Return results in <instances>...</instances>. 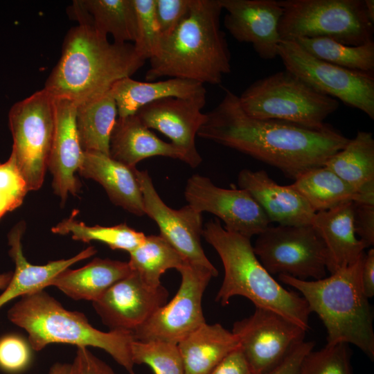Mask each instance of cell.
Masks as SVG:
<instances>
[{
	"instance_id": "obj_38",
	"label": "cell",
	"mask_w": 374,
	"mask_h": 374,
	"mask_svg": "<svg viewBox=\"0 0 374 374\" xmlns=\"http://www.w3.org/2000/svg\"><path fill=\"white\" fill-rule=\"evenodd\" d=\"M28 191L11 152L6 161L0 162V220L8 212L20 206Z\"/></svg>"
},
{
	"instance_id": "obj_35",
	"label": "cell",
	"mask_w": 374,
	"mask_h": 374,
	"mask_svg": "<svg viewBox=\"0 0 374 374\" xmlns=\"http://www.w3.org/2000/svg\"><path fill=\"white\" fill-rule=\"evenodd\" d=\"M132 355L134 364H145L154 374H186L177 344L134 340Z\"/></svg>"
},
{
	"instance_id": "obj_44",
	"label": "cell",
	"mask_w": 374,
	"mask_h": 374,
	"mask_svg": "<svg viewBox=\"0 0 374 374\" xmlns=\"http://www.w3.org/2000/svg\"><path fill=\"white\" fill-rule=\"evenodd\" d=\"M208 374H254L239 348L229 353Z\"/></svg>"
},
{
	"instance_id": "obj_14",
	"label": "cell",
	"mask_w": 374,
	"mask_h": 374,
	"mask_svg": "<svg viewBox=\"0 0 374 374\" xmlns=\"http://www.w3.org/2000/svg\"><path fill=\"white\" fill-rule=\"evenodd\" d=\"M188 204L200 213L208 212L224 222L223 227L251 239L271 223L252 196L242 188H224L207 177L195 174L184 190Z\"/></svg>"
},
{
	"instance_id": "obj_1",
	"label": "cell",
	"mask_w": 374,
	"mask_h": 374,
	"mask_svg": "<svg viewBox=\"0 0 374 374\" xmlns=\"http://www.w3.org/2000/svg\"><path fill=\"white\" fill-rule=\"evenodd\" d=\"M206 114L197 136L247 154L295 179L321 166L349 139L332 126L309 129L289 122L248 116L238 96L225 89L219 104Z\"/></svg>"
},
{
	"instance_id": "obj_41",
	"label": "cell",
	"mask_w": 374,
	"mask_h": 374,
	"mask_svg": "<svg viewBox=\"0 0 374 374\" xmlns=\"http://www.w3.org/2000/svg\"><path fill=\"white\" fill-rule=\"evenodd\" d=\"M353 222L357 236L369 247L374 244V204L354 202Z\"/></svg>"
},
{
	"instance_id": "obj_28",
	"label": "cell",
	"mask_w": 374,
	"mask_h": 374,
	"mask_svg": "<svg viewBox=\"0 0 374 374\" xmlns=\"http://www.w3.org/2000/svg\"><path fill=\"white\" fill-rule=\"evenodd\" d=\"M186 374H208L240 347L235 335L220 323H204L177 344Z\"/></svg>"
},
{
	"instance_id": "obj_5",
	"label": "cell",
	"mask_w": 374,
	"mask_h": 374,
	"mask_svg": "<svg viewBox=\"0 0 374 374\" xmlns=\"http://www.w3.org/2000/svg\"><path fill=\"white\" fill-rule=\"evenodd\" d=\"M364 254L353 265L321 279L278 276L281 283L297 290L310 312L321 319L327 332V345L352 344L373 360V313L361 280Z\"/></svg>"
},
{
	"instance_id": "obj_3",
	"label": "cell",
	"mask_w": 374,
	"mask_h": 374,
	"mask_svg": "<svg viewBox=\"0 0 374 374\" xmlns=\"http://www.w3.org/2000/svg\"><path fill=\"white\" fill-rule=\"evenodd\" d=\"M220 0H193L190 13L162 39L145 73L151 82L163 77L220 84L231 72V53L220 28Z\"/></svg>"
},
{
	"instance_id": "obj_24",
	"label": "cell",
	"mask_w": 374,
	"mask_h": 374,
	"mask_svg": "<svg viewBox=\"0 0 374 374\" xmlns=\"http://www.w3.org/2000/svg\"><path fill=\"white\" fill-rule=\"evenodd\" d=\"M109 156L130 167L156 156L187 162L182 150L159 139L136 114L116 120L109 141Z\"/></svg>"
},
{
	"instance_id": "obj_45",
	"label": "cell",
	"mask_w": 374,
	"mask_h": 374,
	"mask_svg": "<svg viewBox=\"0 0 374 374\" xmlns=\"http://www.w3.org/2000/svg\"><path fill=\"white\" fill-rule=\"evenodd\" d=\"M361 280L366 296L368 299L373 297L374 295V249L373 248L364 254Z\"/></svg>"
},
{
	"instance_id": "obj_6",
	"label": "cell",
	"mask_w": 374,
	"mask_h": 374,
	"mask_svg": "<svg viewBox=\"0 0 374 374\" xmlns=\"http://www.w3.org/2000/svg\"><path fill=\"white\" fill-rule=\"evenodd\" d=\"M10 322L25 330L36 351L51 344L96 347L107 353L129 374H136L132 355V332H103L93 327L82 312L69 311L46 292L23 296L8 311Z\"/></svg>"
},
{
	"instance_id": "obj_31",
	"label": "cell",
	"mask_w": 374,
	"mask_h": 374,
	"mask_svg": "<svg viewBox=\"0 0 374 374\" xmlns=\"http://www.w3.org/2000/svg\"><path fill=\"white\" fill-rule=\"evenodd\" d=\"M117 114L116 102L109 91L77 105L76 127L83 152L109 155V141Z\"/></svg>"
},
{
	"instance_id": "obj_37",
	"label": "cell",
	"mask_w": 374,
	"mask_h": 374,
	"mask_svg": "<svg viewBox=\"0 0 374 374\" xmlns=\"http://www.w3.org/2000/svg\"><path fill=\"white\" fill-rule=\"evenodd\" d=\"M136 14V37L133 43L137 53L150 60L159 52L163 37L155 14L154 0H134Z\"/></svg>"
},
{
	"instance_id": "obj_11",
	"label": "cell",
	"mask_w": 374,
	"mask_h": 374,
	"mask_svg": "<svg viewBox=\"0 0 374 374\" xmlns=\"http://www.w3.org/2000/svg\"><path fill=\"white\" fill-rule=\"evenodd\" d=\"M278 56L285 70L319 92L339 99L374 119V75L319 60L294 40H282Z\"/></svg>"
},
{
	"instance_id": "obj_25",
	"label": "cell",
	"mask_w": 374,
	"mask_h": 374,
	"mask_svg": "<svg viewBox=\"0 0 374 374\" xmlns=\"http://www.w3.org/2000/svg\"><path fill=\"white\" fill-rule=\"evenodd\" d=\"M70 13L79 25L91 26L103 37H107L109 34L116 43H134L136 40V14L134 0L75 1Z\"/></svg>"
},
{
	"instance_id": "obj_21",
	"label": "cell",
	"mask_w": 374,
	"mask_h": 374,
	"mask_svg": "<svg viewBox=\"0 0 374 374\" xmlns=\"http://www.w3.org/2000/svg\"><path fill=\"white\" fill-rule=\"evenodd\" d=\"M26 225L20 222L9 232V255L15 265V269L8 286L0 294V308L17 297L44 290L51 286L53 279L63 270L72 265L90 258L97 250L90 246L75 256L68 259L51 261L46 265H37L30 263L24 256L21 239Z\"/></svg>"
},
{
	"instance_id": "obj_23",
	"label": "cell",
	"mask_w": 374,
	"mask_h": 374,
	"mask_svg": "<svg viewBox=\"0 0 374 374\" xmlns=\"http://www.w3.org/2000/svg\"><path fill=\"white\" fill-rule=\"evenodd\" d=\"M136 168L130 167L99 152H84L78 170L82 177L99 183L113 204L132 214H145Z\"/></svg>"
},
{
	"instance_id": "obj_40",
	"label": "cell",
	"mask_w": 374,
	"mask_h": 374,
	"mask_svg": "<svg viewBox=\"0 0 374 374\" xmlns=\"http://www.w3.org/2000/svg\"><path fill=\"white\" fill-rule=\"evenodd\" d=\"M193 0H154L155 14L163 39L170 35L190 11Z\"/></svg>"
},
{
	"instance_id": "obj_4",
	"label": "cell",
	"mask_w": 374,
	"mask_h": 374,
	"mask_svg": "<svg viewBox=\"0 0 374 374\" xmlns=\"http://www.w3.org/2000/svg\"><path fill=\"white\" fill-rule=\"evenodd\" d=\"M202 236L219 255L224 271L215 301L226 305L242 296L256 308L273 311L305 330L310 328V310L304 298L284 288L261 264L250 238L226 230L218 219L207 222Z\"/></svg>"
},
{
	"instance_id": "obj_16",
	"label": "cell",
	"mask_w": 374,
	"mask_h": 374,
	"mask_svg": "<svg viewBox=\"0 0 374 374\" xmlns=\"http://www.w3.org/2000/svg\"><path fill=\"white\" fill-rule=\"evenodd\" d=\"M168 294L162 285L152 287L132 271L112 285L92 305L110 330L133 332L166 303Z\"/></svg>"
},
{
	"instance_id": "obj_48",
	"label": "cell",
	"mask_w": 374,
	"mask_h": 374,
	"mask_svg": "<svg viewBox=\"0 0 374 374\" xmlns=\"http://www.w3.org/2000/svg\"><path fill=\"white\" fill-rule=\"evenodd\" d=\"M368 15L371 21L374 22V1L364 0Z\"/></svg>"
},
{
	"instance_id": "obj_20",
	"label": "cell",
	"mask_w": 374,
	"mask_h": 374,
	"mask_svg": "<svg viewBox=\"0 0 374 374\" xmlns=\"http://www.w3.org/2000/svg\"><path fill=\"white\" fill-rule=\"evenodd\" d=\"M238 184L252 196L270 222L283 226L312 224L316 213L306 200L290 185L277 184L265 170H242Z\"/></svg>"
},
{
	"instance_id": "obj_30",
	"label": "cell",
	"mask_w": 374,
	"mask_h": 374,
	"mask_svg": "<svg viewBox=\"0 0 374 374\" xmlns=\"http://www.w3.org/2000/svg\"><path fill=\"white\" fill-rule=\"evenodd\" d=\"M290 186L315 213L348 202L368 203L353 188L324 166L303 172Z\"/></svg>"
},
{
	"instance_id": "obj_32",
	"label": "cell",
	"mask_w": 374,
	"mask_h": 374,
	"mask_svg": "<svg viewBox=\"0 0 374 374\" xmlns=\"http://www.w3.org/2000/svg\"><path fill=\"white\" fill-rule=\"evenodd\" d=\"M129 253L132 271L152 287L161 285V277L167 270H177L187 262L160 235H146L144 241Z\"/></svg>"
},
{
	"instance_id": "obj_9",
	"label": "cell",
	"mask_w": 374,
	"mask_h": 374,
	"mask_svg": "<svg viewBox=\"0 0 374 374\" xmlns=\"http://www.w3.org/2000/svg\"><path fill=\"white\" fill-rule=\"evenodd\" d=\"M12 153L29 191L44 182L54 129L53 98L44 89L14 104L8 113Z\"/></svg>"
},
{
	"instance_id": "obj_18",
	"label": "cell",
	"mask_w": 374,
	"mask_h": 374,
	"mask_svg": "<svg viewBox=\"0 0 374 374\" xmlns=\"http://www.w3.org/2000/svg\"><path fill=\"white\" fill-rule=\"evenodd\" d=\"M226 11L224 26L239 42L251 44L258 56L273 60L281 42L278 32L283 9L276 0H220Z\"/></svg>"
},
{
	"instance_id": "obj_26",
	"label": "cell",
	"mask_w": 374,
	"mask_h": 374,
	"mask_svg": "<svg viewBox=\"0 0 374 374\" xmlns=\"http://www.w3.org/2000/svg\"><path fill=\"white\" fill-rule=\"evenodd\" d=\"M132 271L128 262L96 258L81 268L63 270L53 279L51 286L74 300L93 302Z\"/></svg>"
},
{
	"instance_id": "obj_47",
	"label": "cell",
	"mask_w": 374,
	"mask_h": 374,
	"mask_svg": "<svg viewBox=\"0 0 374 374\" xmlns=\"http://www.w3.org/2000/svg\"><path fill=\"white\" fill-rule=\"evenodd\" d=\"M13 272L9 271L0 274V290H3L10 283Z\"/></svg>"
},
{
	"instance_id": "obj_36",
	"label": "cell",
	"mask_w": 374,
	"mask_h": 374,
	"mask_svg": "<svg viewBox=\"0 0 374 374\" xmlns=\"http://www.w3.org/2000/svg\"><path fill=\"white\" fill-rule=\"evenodd\" d=\"M350 357L347 344H326L304 357L299 374H353Z\"/></svg>"
},
{
	"instance_id": "obj_33",
	"label": "cell",
	"mask_w": 374,
	"mask_h": 374,
	"mask_svg": "<svg viewBox=\"0 0 374 374\" xmlns=\"http://www.w3.org/2000/svg\"><path fill=\"white\" fill-rule=\"evenodd\" d=\"M76 216L77 211L74 210L69 217L53 226L51 231L60 235L71 233L75 240L87 243L97 241L107 244L113 250H123L129 253L137 248L146 236L125 223L112 226H89L77 220Z\"/></svg>"
},
{
	"instance_id": "obj_42",
	"label": "cell",
	"mask_w": 374,
	"mask_h": 374,
	"mask_svg": "<svg viewBox=\"0 0 374 374\" xmlns=\"http://www.w3.org/2000/svg\"><path fill=\"white\" fill-rule=\"evenodd\" d=\"M71 374H117L107 363L86 347H78L71 364Z\"/></svg>"
},
{
	"instance_id": "obj_29",
	"label": "cell",
	"mask_w": 374,
	"mask_h": 374,
	"mask_svg": "<svg viewBox=\"0 0 374 374\" xmlns=\"http://www.w3.org/2000/svg\"><path fill=\"white\" fill-rule=\"evenodd\" d=\"M324 166L353 188L366 202L374 204V139L371 132L358 131Z\"/></svg>"
},
{
	"instance_id": "obj_10",
	"label": "cell",
	"mask_w": 374,
	"mask_h": 374,
	"mask_svg": "<svg viewBox=\"0 0 374 374\" xmlns=\"http://www.w3.org/2000/svg\"><path fill=\"white\" fill-rule=\"evenodd\" d=\"M257 236L253 251L271 275L326 277V248L312 225L268 226Z\"/></svg>"
},
{
	"instance_id": "obj_22",
	"label": "cell",
	"mask_w": 374,
	"mask_h": 374,
	"mask_svg": "<svg viewBox=\"0 0 374 374\" xmlns=\"http://www.w3.org/2000/svg\"><path fill=\"white\" fill-rule=\"evenodd\" d=\"M353 204V202H348L317 212L311 224L325 244L326 269L330 274L355 263L368 247L356 235Z\"/></svg>"
},
{
	"instance_id": "obj_43",
	"label": "cell",
	"mask_w": 374,
	"mask_h": 374,
	"mask_svg": "<svg viewBox=\"0 0 374 374\" xmlns=\"http://www.w3.org/2000/svg\"><path fill=\"white\" fill-rule=\"evenodd\" d=\"M314 341H302L276 368L265 374H299L304 357L314 347Z\"/></svg>"
},
{
	"instance_id": "obj_13",
	"label": "cell",
	"mask_w": 374,
	"mask_h": 374,
	"mask_svg": "<svg viewBox=\"0 0 374 374\" xmlns=\"http://www.w3.org/2000/svg\"><path fill=\"white\" fill-rule=\"evenodd\" d=\"M231 332L254 374H265L304 341L306 330L273 311L256 308L251 316L235 321Z\"/></svg>"
},
{
	"instance_id": "obj_46",
	"label": "cell",
	"mask_w": 374,
	"mask_h": 374,
	"mask_svg": "<svg viewBox=\"0 0 374 374\" xmlns=\"http://www.w3.org/2000/svg\"><path fill=\"white\" fill-rule=\"evenodd\" d=\"M48 374H71V364L55 363L51 367Z\"/></svg>"
},
{
	"instance_id": "obj_19",
	"label": "cell",
	"mask_w": 374,
	"mask_h": 374,
	"mask_svg": "<svg viewBox=\"0 0 374 374\" xmlns=\"http://www.w3.org/2000/svg\"><path fill=\"white\" fill-rule=\"evenodd\" d=\"M54 129L48 168L54 193L64 204L69 195H76L80 184L75 174L83 157L76 127L77 105L54 99Z\"/></svg>"
},
{
	"instance_id": "obj_39",
	"label": "cell",
	"mask_w": 374,
	"mask_h": 374,
	"mask_svg": "<svg viewBox=\"0 0 374 374\" xmlns=\"http://www.w3.org/2000/svg\"><path fill=\"white\" fill-rule=\"evenodd\" d=\"M32 348L22 337L10 334L0 338V370L8 374L26 371L32 362Z\"/></svg>"
},
{
	"instance_id": "obj_27",
	"label": "cell",
	"mask_w": 374,
	"mask_h": 374,
	"mask_svg": "<svg viewBox=\"0 0 374 374\" xmlns=\"http://www.w3.org/2000/svg\"><path fill=\"white\" fill-rule=\"evenodd\" d=\"M206 91L203 84L189 80L140 82L131 77L118 80L109 90L116 102L118 118L134 115L141 107L162 98H187Z\"/></svg>"
},
{
	"instance_id": "obj_2",
	"label": "cell",
	"mask_w": 374,
	"mask_h": 374,
	"mask_svg": "<svg viewBox=\"0 0 374 374\" xmlns=\"http://www.w3.org/2000/svg\"><path fill=\"white\" fill-rule=\"evenodd\" d=\"M145 62L133 44L111 43L92 26L78 25L66 35L60 59L44 89L54 99L78 105L105 94Z\"/></svg>"
},
{
	"instance_id": "obj_12",
	"label": "cell",
	"mask_w": 374,
	"mask_h": 374,
	"mask_svg": "<svg viewBox=\"0 0 374 374\" xmlns=\"http://www.w3.org/2000/svg\"><path fill=\"white\" fill-rule=\"evenodd\" d=\"M177 271L181 283L177 293L132 332L134 340L177 344L206 323L202 297L211 278L218 274L188 262Z\"/></svg>"
},
{
	"instance_id": "obj_15",
	"label": "cell",
	"mask_w": 374,
	"mask_h": 374,
	"mask_svg": "<svg viewBox=\"0 0 374 374\" xmlns=\"http://www.w3.org/2000/svg\"><path fill=\"white\" fill-rule=\"evenodd\" d=\"M142 192L145 214L158 226L160 235L185 260L218 274L201 244L202 213L190 205L179 209L169 207L161 198L147 170H136Z\"/></svg>"
},
{
	"instance_id": "obj_17",
	"label": "cell",
	"mask_w": 374,
	"mask_h": 374,
	"mask_svg": "<svg viewBox=\"0 0 374 374\" xmlns=\"http://www.w3.org/2000/svg\"><path fill=\"white\" fill-rule=\"evenodd\" d=\"M206 94V91L187 98H162L146 105L136 113L148 128L160 132L182 150L186 163L192 168L197 167L202 161L195 138L206 119V114L202 112Z\"/></svg>"
},
{
	"instance_id": "obj_8",
	"label": "cell",
	"mask_w": 374,
	"mask_h": 374,
	"mask_svg": "<svg viewBox=\"0 0 374 374\" xmlns=\"http://www.w3.org/2000/svg\"><path fill=\"white\" fill-rule=\"evenodd\" d=\"M282 40L326 37L348 46L373 41L374 22L364 0H282Z\"/></svg>"
},
{
	"instance_id": "obj_7",
	"label": "cell",
	"mask_w": 374,
	"mask_h": 374,
	"mask_svg": "<svg viewBox=\"0 0 374 374\" xmlns=\"http://www.w3.org/2000/svg\"><path fill=\"white\" fill-rule=\"evenodd\" d=\"M242 110L262 120L289 122L319 130L339 107V101L324 95L284 70L260 79L238 96Z\"/></svg>"
},
{
	"instance_id": "obj_34",
	"label": "cell",
	"mask_w": 374,
	"mask_h": 374,
	"mask_svg": "<svg viewBox=\"0 0 374 374\" xmlns=\"http://www.w3.org/2000/svg\"><path fill=\"white\" fill-rule=\"evenodd\" d=\"M292 40L319 60L350 70L373 72V41L353 46L326 37H300Z\"/></svg>"
}]
</instances>
